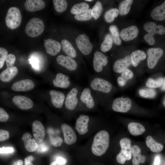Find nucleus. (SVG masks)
Masks as SVG:
<instances>
[{
    "mask_svg": "<svg viewBox=\"0 0 165 165\" xmlns=\"http://www.w3.org/2000/svg\"><path fill=\"white\" fill-rule=\"evenodd\" d=\"M89 87L98 103L105 100V96L110 94L113 88L112 85L109 81L103 77L95 75L90 78Z\"/></svg>",
    "mask_w": 165,
    "mask_h": 165,
    "instance_id": "1",
    "label": "nucleus"
},
{
    "mask_svg": "<svg viewBox=\"0 0 165 165\" xmlns=\"http://www.w3.org/2000/svg\"><path fill=\"white\" fill-rule=\"evenodd\" d=\"M109 136L106 131L98 132L95 136L91 146V151L95 155L101 156L107 150L109 145Z\"/></svg>",
    "mask_w": 165,
    "mask_h": 165,
    "instance_id": "2",
    "label": "nucleus"
},
{
    "mask_svg": "<svg viewBox=\"0 0 165 165\" xmlns=\"http://www.w3.org/2000/svg\"><path fill=\"white\" fill-rule=\"evenodd\" d=\"M83 88L75 84L67 94L64 104L66 108L70 111H75L78 107L79 96Z\"/></svg>",
    "mask_w": 165,
    "mask_h": 165,
    "instance_id": "3",
    "label": "nucleus"
},
{
    "mask_svg": "<svg viewBox=\"0 0 165 165\" xmlns=\"http://www.w3.org/2000/svg\"><path fill=\"white\" fill-rule=\"evenodd\" d=\"M144 29L148 32L144 37L145 40L150 45H153L155 42L154 35H163L165 33V28L162 25H157L153 22H148L144 25Z\"/></svg>",
    "mask_w": 165,
    "mask_h": 165,
    "instance_id": "4",
    "label": "nucleus"
},
{
    "mask_svg": "<svg viewBox=\"0 0 165 165\" xmlns=\"http://www.w3.org/2000/svg\"><path fill=\"white\" fill-rule=\"evenodd\" d=\"M98 102L89 87L83 88L79 98L78 107H83L88 109L94 108Z\"/></svg>",
    "mask_w": 165,
    "mask_h": 165,
    "instance_id": "5",
    "label": "nucleus"
},
{
    "mask_svg": "<svg viewBox=\"0 0 165 165\" xmlns=\"http://www.w3.org/2000/svg\"><path fill=\"white\" fill-rule=\"evenodd\" d=\"M44 29L43 21L39 18L34 17L31 19L27 23L25 31L28 36L34 38L42 34Z\"/></svg>",
    "mask_w": 165,
    "mask_h": 165,
    "instance_id": "6",
    "label": "nucleus"
},
{
    "mask_svg": "<svg viewBox=\"0 0 165 165\" xmlns=\"http://www.w3.org/2000/svg\"><path fill=\"white\" fill-rule=\"evenodd\" d=\"M131 141L128 138H123L119 141L121 150L117 155V162L121 164H124L126 160H130L132 157V147Z\"/></svg>",
    "mask_w": 165,
    "mask_h": 165,
    "instance_id": "7",
    "label": "nucleus"
},
{
    "mask_svg": "<svg viewBox=\"0 0 165 165\" xmlns=\"http://www.w3.org/2000/svg\"><path fill=\"white\" fill-rule=\"evenodd\" d=\"M22 17L19 9L15 7L9 8L5 18L7 26L11 29H15L20 25Z\"/></svg>",
    "mask_w": 165,
    "mask_h": 165,
    "instance_id": "8",
    "label": "nucleus"
},
{
    "mask_svg": "<svg viewBox=\"0 0 165 165\" xmlns=\"http://www.w3.org/2000/svg\"><path fill=\"white\" fill-rule=\"evenodd\" d=\"M108 63L107 57L105 55L100 51H95L94 53L93 62L95 75L103 77L104 68Z\"/></svg>",
    "mask_w": 165,
    "mask_h": 165,
    "instance_id": "9",
    "label": "nucleus"
},
{
    "mask_svg": "<svg viewBox=\"0 0 165 165\" xmlns=\"http://www.w3.org/2000/svg\"><path fill=\"white\" fill-rule=\"evenodd\" d=\"M75 42L78 48L83 55H87L91 52L93 49L92 44L88 36L85 34L78 35Z\"/></svg>",
    "mask_w": 165,
    "mask_h": 165,
    "instance_id": "10",
    "label": "nucleus"
},
{
    "mask_svg": "<svg viewBox=\"0 0 165 165\" xmlns=\"http://www.w3.org/2000/svg\"><path fill=\"white\" fill-rule=\"evenodd\" d=\"M57 63L72 73H76L78 71V64L75 59L68 56H58L56 58Z\"/></svg>",
    "mask_w": 165,
    "mask_h": 165,
    "instance_id": "11",
    "label": "nucleus"
},
{
    "mask_svg": "<svg viewBox=\"0 0 165 165\" xmlns=\"http://www.w3.org/2000/svg\"><path fill=\"white\" fill-rule=\"evenodd\" d=\"M132 102L128 98L118 97L113 101L112 105V110L116 112H125L131 108Z\"/></svg>",
    "mask_w": 165,
    "mask_h": 165,
    "instance_id": "12",
    "label": "nucleus"
},
{
    "mask_svg": "<svg viewBox=\"0 0 165 165\" xmlns=\"http://www.w3.org/2000/svg\"><path fill=\"white\" fill-rule=\"evenodd\" d=\"M163 53V49L159 48H151L147 50V64L149 68L152 69L156 66Z\"/></svg>",
    "mask_w": 165,
    "mask_h": 165,
    "instance_id": "13",
    "label": "nucleus"
},
{
    "mask_svg": "<svg viewBox=\"0 0 165 165\" xmlns=\"http://www.w3.org/2000/svg\"><path fill=\"white\" fill-rule=\"evenodd\" d=\"M52 82L55 87L63 89L72 87L74 85H73L68 75L61 73H59L56 75Z\"/></svg>",
    "mask_w": 165,
    "mask_h": 165,
    "instance_id": "14",
    "label": "nucleus"
},
{
    "mask_svg": "<svg viewBox=\"0 0 165 165\" xmlns=\"http://www.w3.org/2000/svg\"><path fill=\"white\" fill-rule=\"evenodd\" d=\"M64 142L70 145L75 143L77 140L76 134L72 127L67 124L64 123L61 125Z\"/></svg>",
    "mask_w": 165,
    "mask_h": 165,
    "instance_id": "15",
    "label": "nucleus"
},
{
    "mask_svg": "<svg viewBox=\"0 0 165 165\" xmlns=\"http://www.w3.org/2000/svg\"><path fill=\"white\" fill-rule=\"evenodd\" d=\"M33 82L29 79H22L14 82L11 87L12 89L15 91H26L32 89L34 87Z\"/></svg>",
    "mask_w": 165,
    "mask_h": 165,
    "instance_id": "16",
    "label": "nucleus"
},
{
    "mask_svg": "<svg viewBox=\"0 0 165 165\" xmlns=\"http://www.w3.org/2000/svg\"><path fill=\"white\" fill-rule=\"evenodd\" d=\"M44 46L46 53L52 56H55L60 51L61 45L57 41L52 39H44Z\"/></svg>",
    "mask_w": 165,
    "mask_h": 165,
    "instance_id": "17",
    "label": "nucleus"
},
{
    "mask_svg": "<svg viewBox=\"0 0 165 165\" xmlns=\"http://www.w3.org/2000/svg\"><path fill=\"white\" fill-rule=\"evenodd\" d=\"M13 103L19 108L22 110H28L33 106V103L29 98L23 96L16 95L12 99Z\"/></svg>",
    "mask_w": 165,
    "mask_h": 165,
    "instance_id": "18",
    "label": "nucleus"
},
{
    "mask_svg": "<svg viewBox=\"0 0 165 165\" xmlns=\"http://www.w3.org/2000/svg\"><path fill=\"white\" fill-rule=\"evenodd\" d=\"M139 30L135 25H132L123 29L120 33V38L124 41L132 40L138 36Z\"/></svg>",
    "mask_w": 165,
    "mask_h": 165,
    "instance_id": "19",
    "label": "nucleus"
},
{
    "mask_svg": "<svg viewBox=\"0 0 165 165\" xmlns=\"http://www.w3.org/2000/svg\"><path fill=\"white\" fill-rule=\"evenodd\" d=\"M89 120V117L84 115H80L76 119L75 127L79 134H84L88 132V123Z\"/></svg>",
    "mask_w": 165,
    "mask_h": 165,
    "instance_id": "20",
    "label": "nucleus"
},
{
    "mask_svg": "<svg viewBox=\"0 0 165 165\" xmlns=\"http://www.w3.org/2000/svg\"><path fill=\"white\" fill-rule=\"evenodd\" d=\"M131 64L130 56L128 55L116 60L114 63L113 69L116 73H121L127 69Z\"/></svg>",
    "mask_w": 165,
    "mask_h": 165,
    "instance_id": "21",
    "label": "nucleus"
},
{
    "mask_svg": "<svg viewBox=\"0 0 165 165\" xmlns=\"http://www.w3.org/2000/svg\"><path fill=\"white\" fill-rule=\"evenodd\" d=\"M49 94L51 97V101L54 107L60 108L64 103L65 96L62 92L55 90H50Z\"/></svg>",
    "mask_w": 165,
    "mask_h": 165,
    "instance_id": "22",
    "label": "nucleus"
},
{
    "mask_svg": "<svg viewBox=\"0 0 165 165\" xmlns=\"http://www.w3.org/2000/svg\"><path fill=\"white\" fill-rule=\"evenodd\" d=\"M32 130L33 135L36 142L38 143L42 142L45 136V129L42 124L39 121H34L32 124Z\"/></svg>",
    "mask_w": 165,
    "mask_h": 165,
    "instance_id": "23",
    "label": "nucleus"
},
{
    "mask_svg": "<svg viewBox=\"0 0 165 165\" xmlns=\"http://www.w3.org/2000/svg\"><path fill=\"white\" fill-rule=\"evenodd\" d=\"M26 149L29 152H33L36 150L38 144L34 138H32L31 134L28 133L24 134L22 138Z\"/></svg>",
    "mask_w": 165,
    "mask_h": 165,
    "instance_id": "24",
    "label": "nucleus"
},
{
    "mask_svg": "<svg viewBox=\"0 0 165 165\" xmlns=\"http://www.w3.org/2000/svg\"><path fill=\"white\" fill-rule=\"evenodd\" d=\"M45 2L41 0H27L24 3L25 8L30 12L40 10L45 6Z\"/></svg>",
    "mask_w": 165,
    "mask_h": 165,
    "instance_id": "25",
    "label": "nucleus"
},
{
    "mask_svg": "<svg viewBox=\"0 0 165 165\" xmlns=\"http://www.w3.org/2000/svg\"><path fill=\"white\" fill-rule=\"evenodd\" d=\"M18 72L17 68L14 66L7 68L0 73V79L4 82H9L16 75Z\"/></svg>",
    "mask_w": 165,
    "mask_h": 165,
    "instance_id": "26",
    "label": "nucleus"
},
{
    "mask_svg": "<svg viewBox=\"0 0 165 165\" xmlns=\"http://www.w3.org/2000/svg\"><path fill=\"white\" fill-rule=\"evenodd\" d=\"M151 16L156 20L162 21L165 19V1L161 4L153 9L151 13Z\"/></svg>",
    "mask_w": 165,
    "mask_h": 165,
    "instance_id": "27",
    "label": "nucleus"
},
{
    "mask_svg": "<svg viewBox=\"0 0 165 165\" xmlns=\"http://www.w3.org/2000/svg\"><path fill=\"white\" fill-rule=\"evenodd\" d=\"M132 154L133 156L132 163L133 165H139L140 163H144L146 157L141 154V150L139 146L134 145L132 147Z\"/></svg>",
    "mask_w": 165,
    "mask_h": 165,
    "instance_id": "28",
    "label": "nucleus"
},
{
    "mask_svg": "<svg viewBox=\"0 0 165 165\" xmlns=\"http://www.w3.org/2000/svg\"><path fill=\"white\" fill-rule=\"evenodd\" d=\"M61 47L64 52L68 56L75 59L77 57V52L70 42L65 39L61 41Z\"/></svg>",
    "mask_w": 165,
    "mask_h": 165,
    "instance_id": "29",
    "label": "nucleus"
},
{
    "mask_svg": "<svg viewBox=\"0 0 165 165\" xmlns=\"http://www.w3.org/2000/svg\"><path fill=\"white\" fill-rule=\"evenodd\" d=\"M128 128L130 133L134 136L141 135L145 130V127L142 124L134 122L129 123Z\"/></svg>",
    "mask_w": 165,
    "mask_h": 165,
    "instance_id": "30",
    "label": "nucleus"
},
{
    "mask_svg": "<svg viewBox=\"0 0 165 165\" xmlns=\"http://www.w3.org/2000/svg\"><path fill=\"white\" fill-rule=\"evenodd\" d=\"M146 55L145 52L141 50H137L132 52L130 55L132 65L136 67L140 62L145 59Z\"/></svg>",
    "mask_w": 165,
    "mask_h": 165,
    "instance_id": "31",
    "label": "nucleus"
},
{
    "mask_svg": "<svg viewBox=\"0 0 165 165\" xmlns=\"http://www.w3.org/2000/svg\"><path fill=\"white\" fill-rule=\"evenodd\" d=\"M146 144L151 150L155 152H158L162 151L163 145L156 142L151 136H148L146 138Z\"/></svg>",
    "mask_w": 165,
    "mask_h": 165,
    "instance_id": "32",
    "label": "nucleus"
},
{
    "mask_svg": "<svg viewBox=\"0 0 165 165\" xmlns=\"http://www.w3.org/2000/svg\"><path fill=\"white\" fill-rule=\"evenodd\" d=\"M89 6L86 3L82 2L74 5L70 10V13L76 15L83 13L89 9Z\"/></svg>",
    "mask_w": 165,
    "mask_h": 165,
    "instance_id": "33",
    "label": "nucleus"
},
{
    "mask_svg": "<svg viewBox=\"0 0 165 165\" xmlns=\"http://www.w3.org/2000/svg\"><path fill=\"white\" fill-rule=\"evenodd\" d=\"M133 2L132 0H125L121 2L119 6V14L123 16L128 14L130 9Z\"/></svg>",
    "mask_w": 165,
    "mask_h": 165,
    "instance_id": "34",
    "label": "nucleus"
},
{
    "mask_svg": "<svg viewBox=\"0 0 165 165\" xmlns=\"http://www.w3.org/2000/svg\"><path fill=\"white\" fill-rule=\"evenodd\" d=\"M113 42L111 35L109 34H106L101 46V49L102 51L105 53L109 51L112 47Z\"/></svg>",
    "mask_w": 165,
    "mask_h": 165,
    "instance_id": "35",
    "label": "nucleus"
},
{
    "mask_svg": "<svg viewBox=\"0 0 165 165\" xmlns=\"http://www.w3.org/2000/svg\"><path fill=\"white\" fill-rule=\"evenodd\" d=\"M109 29L113 42L116 45H120L122 43V41L117 27L115 25H112L110 26Z\"/></svg>",
    "mask_w": 165,
    "mask_h": 165,
    "instance_id": "36",
    "label": "nucleus"
},
{
    "mask_svg": "<svg viewBox=\"0 0 165 165\" xmlns=\"http://www.w3.org/2000/svg\"><path fill=\"white\" fill-rule=\"evenodd\" d=\"M119 14V10L116 8H111L108 10L105 13L104 18L105 21L108 23L113 22L115 18Z\"/></svg>",
    "mask_w": 165,
    "mask_h": 165,
    "instance_id": "37",
    "label": "nucleus"
},
{
    "mask_svg": "<svg viewBox=\"0 0 165 165\" xmlns=\"http://www.w3.org/2000/svg\"><path fill=\"white\" fill-rule=\"evenodd\" d=\"M103 10L101 3L97 1L91 9V16L94 19L96 20L101 16Z\"/></svg>",
    "mask_w": 165,
    "mask_h": 165,
    "instance_id": "38",
    "label": "nucleus"
},
{
    "mask_svg": "<svg viewBox=\"0 0 165 165\" xmlns=\"http://www.w3.org/2000/svg\"><path fill=\"white\" fill-rule=\"evenodd\" d=\"M53 2L55 10L58 13L64 11L67 7V3L65 0H53Z\"/></svg>",
    "mask_w": 165,
    "mask_h": 165,
    "instance_id": "39",
    "label": "nucleus"
},
{
    "mask_svg": "<svg viewBox=\"0 0 165 165\" xmlns=\"http://www.w3.org/2000/svg\"><path fill=\"white\" fill-rule=\"evenodd\" d=\"M163 80L162 78H158L156 80L150 78L147 80L146 85L148 87L150 88H158L162 85Z\"/></svg>",
    "mask_w": 165,
    "mask_h": 165,
    "instance_id": "40",
    "label": "nucleus"
},
{
    "mask_svg": "<svg viewBox=\"0 0 165 165\" xmlns=\"http://www.w3.org/2000/svg\"><path fill=\"white\" fill-rule=\"evenodd\" d=\"M139 95L144 98H153L156 96V92L152 88H145L140 89L139 91Z\"/></svg>",
    "mask_w": 165,
    "mask_h": 165,
    "instance_id": "41",
    "label": "nucleus"
},
{
    "mask_svg": "<svg viewBox=\"0 0 165 165\" xmlns=\"http://www.w3.org/2000/svg\"><path fill=\"white\" fill-rule=\"evenodd\" d=\"M74 18L76 20L79 21H86L90 20L92 18L91 9H89L83 13L75 15Z\"/></svg>",
    "mask_w": 165,
    "mask_h": 165,
    "instance_id": "42",
    "label": "nucleus"
},
{
    "mask_svg": "<svg viewBox=\"0 0 165 165\" xmlns=\"http://www.w3.org/2000/svg\"><path fill=\"white\" fill-rule=\"evenodd\" d=\"M8 51L5 48H0V68H2L8 55Z\"/></svg>",
    "mask_w": 165,
    "mask_h": 165,
    "instance_id": "43",
    "label": "nucleus"
},
{
    "mask_svg": "<svg viewBox=\"0 0 165 165\" xmlns=\"http://www.w3.org/2000/svg\"><path fill=\"white\" fill-rule=\"evenodd\" d=\"M16 61L15 56L12 54L8 55L6 60L7 68H10L13 66Z\"/></svg>",
    "mask_w": 165,
    "mask_h": 165,
    "instance_id": "44",
    "label": "nucleus"
},
{
    "mask_svg": "<svg viewBox=\"0 0 165 165\" xmlns=\"http://www.w3.org/2000/svg\"><path fill=\"white\" fill-rule=\"evenodd\" d=\"M50 141L52 144L55 147H59L61 145L62 142V139L59 137L54 138L50 137Z\"/></svg>",
    "mask_w": 165,
    "mask_h": 165,
    "instance_id": "45",
    "label": "nucleus"
},
{
    "mask_svg": "<svg viewBox=\"0 0 165 165\" xmlns=\"http://www.w3.org/2000/svg\"><path fill=\"white\" fill-rule=\"evenodd\" d=\"M133 76L132 72L129 69H127L124 71L121 74V76L126 80L131 79Z\"/></svg>",
    "mask_w": 165,
    "mask_h": 165,
    "instance_id": "46",
    "label": "nucleus"
},
{
    "mask_svg": "<svg viewBox=\"0 0 165 165\" xmlns=\"http://www.w3.org/2000/svg\"><path fill=\"white\" fill-rule=\"evenodd\" d=\"M9 138V134L7 131L1 129L0 130V141H3L8 140Z\"/></svg>",
    "mask_w": 165,
    "mask_h": 165,
    "instance_id": "47",
    "label": "nucleus"
},
{
    "mask_svg": "<svg viewBox=\"0 0 165 165\" xmlns=\"http://www.w3.org/2000/svg\"><path fill=\"white\" fill-rule=\"evenodd\" d=\"M48 149V146L45 143L42 142L38 144L36 150L38 152H44L47 151Z\"/></svg>",
    "mask_w": 165,
    "mask_h": 165,
    "instance_id": "48",
    "label": "nucleus"
},
{
    "mask_svg": "<svg viewBox=\"0 0 165 165\" xmlns=\"http://www.w3.org/2000/svg\"><path fill=\"white\" fill-rule=\"evenodd\" d=\"M9 116L5 110L2 108H0V121L4 122L7 121Z\"/></svg>",
    "mask_w": 165,
    "mask_h": 165,
    "instance_id": "49",
    "label": "nucleus"
},
{
    "mask_svg": "<svg viewBox=\"0 0 165 165\" xmlns=\"http://www.w3.org/2000/svg\"><path fill=\"white\" fill-rule=\"evenodd\" d=\"M14 151V148L12 147H3L0 148V154L11 153Z\"/></svg>",
    "mask_w": 165,
    "mask_h": 165,
    "instance_id": "50",
    "label": "nucleus"
},
{
    "mask_svg": "<svg viewBox=\"0 0 165 165\" xmlns=\"http://www.w3.org/2000/svg\"><path fill=\"white\" fill-rule=\"evenodd\" d=\"M56 165H65L67 163V159L61 156L58 157L55 161Z\"/></svg>",
    "mask_w": 165,
    "mask_h": 165,
    "instance_id": "51",
    "label": "nucleus"
},
{
    "mask_svg": "<svg viewBox=\"0 0 165 165\" xmlns=\"http://www.w3.org/2000/svg\"><path fill=\"white\" fill-rule=\"evenodd\" d=\"M34 157L32 156H27L24 159V165H34L31 162L34 160Z\"/></svg>",
    "mask_w": 165,
    "mask_h": 165,
    "instance_id": "52",
    "label": "nucleus"
},
{
    "mask_svg": "<svg viewBox=\"0 0 165 165\" xmlns=\"http://www.w3.org/2000/svg\"><path fill=\"white\" fill-rule=\"evenodd\" d=\"M117 81L119 85L120 86H124L126 84L127 81V80L121 76L119 77Z\"/></svg>",
    "mask_w": 165,
    "mask_h": 165,
    "instance_id": "53",
    "label": "nucleus"
},
{
    "mask_svg": "<svg viewBox=\"0 0 165 165\" xmlns=\"http://www.w3.org/2000/svg\"><path fill=\"white\" fill-rule=\"evenodd\" d=\"M160 163V159L159 155H157L155 157L154 162V165H159Z\"/></svg>",
    "mask_w": 165,
    "mask_h": 165,
    "instance_id": "54",
    "label": "nucleus"
},
{
    "mask_svg": "<svg viewBox=\"0 0 165 165\" xmlns=\"http://www.w3.org/2000/svg\"><path fill=\"white\" fill-rule=\"evenodd\" d=\"M23 161L21 160L20 159L17 161H16L12 164V165H23Z\"/></svg>",
    "mask_w": 165,
    "mask_h": 165,
    "instance_id": "55",
    "label": "nucleus"
},
{
    "mask_svg": "<svg viewBox=\"0 0 165 165\" xmlns=\"http://www.w3.org/2000/svg\"><path fill=\"white\" fill-rule=\"evenodd\" d=\"M162 90H165V78L164 80H163V82L162 84V86L161 88Z\"/></svg>",
    "mask_w": 165,
    "mask_h": 165,
    "instance_id": "56",
    "label": "nucleus"
},
{
    "mask_svg": "<svg viewBox=\"0 0 165 165\" xmlns=\"http://www.w3.org/2000/svg\"><path fill=\"white\" fill-rule=\"evenodd\" d=\"M50 165H56L55 163V161H53L52 162Z\"/></svg>",
    "mask_w": 165,
    "mask_h": 165,
    "instance_id": "57",
    "label": "nucleus"
},
{
    "mask_svg": "<svg viewBox=\"0 0 165 165\" xmlns=\"http://www.w3.org/2000/svg\"><path fill=\"white\" fill-rule=\"evenodd\" d=\"M85 1H87V2H90L93 1V0H85Z\"/></svg>",
    "mask_w": 165,
    "mask_h": 165,
    "instance_id": "58",
    "label": "nucleus"
},
{
    "mask_svg": "<svg viewBox=\"0 0 165 165\" xmlns=\"http://www.w3.org/2000/svg\"></svg>",
    "mask_w": 165,
    "mask_h": 165,
    "instance_id": "59",
    "label": "nucleus"
}]
</instances>
